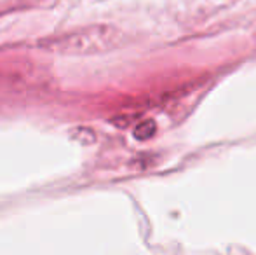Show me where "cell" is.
<instances>
[{
  "instance_id": "6da1fadb",
  "label": "cell",
  "mask_w": 256,
  "mask_h": 255,
  "mask_svg": "<svg viewBox=\"0 0 256 255\" xmlns=\"http://www.w3.org/2000/svg\"><path fill=\"white\" fill-rule=\"evenodd\" d=\"M122 42V34L110 25H91L78 30L42 39L38 48L58 55H100L115 49Z\"/></svg>"
},
{
  "instance_id": "7a4b0ae2",
  "label": "cell",
  "mask_w": 256,
  "mask_h": 255,
  "mask_svg": "<svg viewBox=\"0 0 256 255\" xmlns=\"http://www.w3.org/2000/svg\"><path fill=\"white\" fill-rule=\"evenodd\" d=\"M155 133V123L154 121H143V123H140L138 126L134 128V136L140 140H146L150 138V136H154Z\"/></svg>"
}]
</instances>
